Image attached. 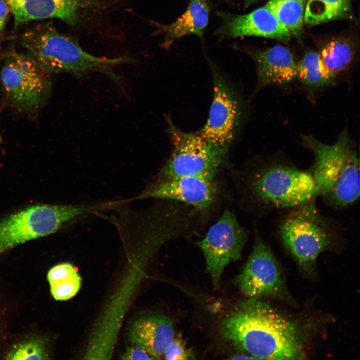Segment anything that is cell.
<instances>
[{"label":"cell","instance_id":"obj_1","mask_svg":"<svg viewBox=\"0 0 360 360\" xmlns=\"http://www.w3.org/2000/svg\"><path fill=\"white\" fill-rule=\"evenodd\" d=\"M222 336L254 359L304 358L297 326L266 303L250 300L241 303L224 318Z\"/></svg>","mask_w":360,"mask_h":360},{"label":"cell","instance_id":"obj_2","mask_svg":"<svg viewBox=\"0 0 360 360\" xmlns=\"http://www.w3.org/2000/svg\"><path fill=\"white\" fill-rule=\"evenodd\" d=\"M302 141L314 155L309 171L316 184L318 196L332 207H347L360 196L359 157L346 130L332 144H324L310 135Z\"/></svg>","mask_w":360,"mask_h":360},{"label":"cell","instance_id":"obj_3","mask_svg":"<svg viewBox=\"0 0 360 360\" xmlns=\"http://www.w3.org/2000/svg\"><path fill=\"white\" fill-rule=\"evenodd\" d=\"M22 44L28 54L50 74L67 72L80 78L96 71L120 84L121 76L114 72V68L133 62L127 56L110 58L93 56L75 40L59 32L52 23L38 24L28 30L22 36Z\"/></svg>","mask_w":360,"mask_h":360},{"label":"cell","instance_id":"obj_4","mask_svg":"<svg viewBox=\"0 0 360 360\" xmlns=\"http://www.w3.org/2000/svg\"><path fill=\"white\" fill-rule=\"evenodd\" d=\"M248 188L257 202L274 209H292L312 202L318 196L310 172L280 163L256 170L249 178Z\"/></svg>","mask_w":360,"mask_h":360},{"label":"cell","instance_id":"obj_5","mask_svg":"<svg viewBox=\"0 0 360 360\" xmlns=\"http://www.w3.org/2000/svg\"><path fill=\"white\" fill-rule=\"evenodd\" d=\"M98 211L97 205L88 204H38L23 209L0 220V254Z\"/></svg>","mask_w":360,"mask_h":360},{"label":"cell","instance_id":"obj_6","mask_svg":"<svg viewBox=\"0 0 360 360\" xmlns=\"http://www.w3.org/2000/svg\"><path fill=\"white\" fill-rule=\"evenodd\" d=\"M278 230L285 248L303 268H311L332 243L334 232L313 201L290 209Z\"/></svg>","mask_w":360,"mask_h":360},{"label":"cell","instance_id":"obj_7","mask_svg":"<svg viewBox=\"0 0 360 360\" xmlns=\"http://www.w3.org/2000/svg\"><path fill=\"white\" fill-rule=\"evenodd\" d=\"M166 120L172 150L161 170L160 180L182 176L214 180L228 152L211 144L198 132L180 130L168 116Z\"/></svg>","mask_w":360,"mask_h":360},{"label":"cell","instance_id":"obj_8","mask_svg":"<svg viewBox=\"0 0 360 360\" xmlns=\"http://www.w3.org/2000/svg\"><path fill=\"white\" fill-rule=\"evenodd\" d=\"M50 74L30 54L14 52L2 67L0 80L12 106L20 112L38 110L51 90Z\"/></svg>","mask_w":360,"mask_h":360},{"label":"cell","instance_id":"obj_9","mask_svg":"<svg viewBox=\"0 0 360 360\" xmlns=\"http://www.w3.org/2000/svg\"><path fill=\"white\" fill-rule=\"evenodd\" d=\"M214 93L208 118L198 132L204 140L226 152L234 141L242 118V104L226 78L212 70Z\"/></svg>","mask_w":360,"mask_h":360},{"label":"cell","instance_id":"obj_10","mask_svg":"<svg viewBox=\"0 0 360 360\" xmlns=\"http://www.w3.org/2000/svg\"><path fill=\"white\" fill-rule=\"evenodd\" d=\"M246 234L234 214L226 210L208 230L205 237L196 242L206 259V269L214 286L220 284L225 267L240 259Z\"/></svg>","mask_w":360,"mask_h":360},{"label":"cell","instance_id":"obj_11","mask_svg":"<svg viewBox=\"0 0 360 360\" xmlns=\"http://www.w3.org/2000/svg\"><path fill=\"white\" fill-rule=\"evenodd\" d=\"M236 282L252 299L280 296L284 294V282L276 258L260 238H256Z\"/></svg>","mask_w":360,"mask_h":360},{"label":"cell","instance_id":"obj_12","mask_svg":"<svg viewBox=\"0 0 360 360\" xmlns=\"http://www.w3.org/2000/svg\"><path fill=\"white\" fill-rule=\"evenodd\" d=\"M218 192V186L214 180L182 176L158 180L140 194L138 198H152L179 202L204 210L214 202Z\"/></svg>","mask_w":360,"mask_h":360},{"label":"cell","instance_id":"obj_13","mask_svg":"<svg viewBox=\"0 0 360 360\" xmlns=\"http://www.w3.org/2000/svg\"><path fill=\"white\" fill-rule=\"evenodd\" d=\"M218 33L224 38L256 36L287 40L291 34L266 6L242 15L223 14Z\"/></svg>","mask_w":360,"mask_h":360},{"label":"cell","instance_id":"obj_14","mask_svg":"<svg viewBox=\"0 0 360 360\" xmlns=\"http://www.w3.org/2000/svg\"><path fill=\"white\" fill-rule=\"evenodd\" d=\"M16 26L32 20L58 18L75 25L78 20L80 0H4Z\"/></svg>","mask_w":360,"mask_h":360},{"label":"cell","instance_id":"obj_15","mask_svg":"<svg viewBox=\"0 0 360 360\" xmlns=\"http://www.w3.org/2000/svg\"><path fill=\"white\" fill-rule=\"evenodd\" d=\"M174 336L172 320L160 314L138 318L134 322L128 332L129 340L132 344L144 348L154 360L164 358Z\"/></svg>","mask_w":360,"mask_h":360},{"label":"cell","instance_id":"obj_16","mask_svg":"<svg viewBox=\"0 0 360 360\" xmlns=\"http://www.w3.org/2000/svg\"><path fill=\"white\" fill-rule=\"evenodd\" d=\"M256 65L258 88L284 86L297 78V62L286 48L276 45L252 56Z\"/></svg>","mask_w":360,"mask_h":360},{"label":"cell","instance_id":"obj_17","mask_svg":"<svg viewBox=\"0 0 360 360\" xmlns=\"http://www.w3.org/2000/svg\"><path fill=\"white\" fill-rule=\"evenodd\" d=\"M209 8L204 0H192L185 12L176 21L165 25L154 22L157 32L164 34L162 44L168 48L177 40L188 34L202 36L208 20Z\"/></svg>","mask_w":360,"mask_h":360},{"label":"cell","instance_id":"obj_18","mask_svg":"<svg viewBox=\"0 0 360 360\" xmlns=\"http://www.w3.org/2000/svg\"><path fill=\"white\" fill-rule=\"evenodd\" d=\"M297 78L314 93L335 84L336 76L326 68L319 53L306 52L297 63Z\"/></svg>","mask_w":360,"mask_h":360},{"label":"cell","instance_id":"obj_19","mask_svg":"<svg viewBox=\"0 0 360 360\" xmlns=\"http://www.w3.org/2000/svg\"><path fill=\"white\" fill-rule=\"evenodd\" d=\"M50 292L56 300H66L74 297L81 286V278L73 266L68 262L57 264L48 274Z\"/></svg>","mask_w":360,"mask_h":360},{"label":"cell","instance_id":"obj_20","mask_svg":"<svg viewBox=\"0 0 360 360\" xmlns=\"http://www.w3.org/2000/svg\"><path fill=\"white\" fill-rule=\"evenodd\" d=\"M304 22L314 26L344 18L351 8L350 0H307Z\"/></svg>","mask_w":360,"mask_h":360},{"label":"cell","instance_id":"obj_21","mask_svg":"<svg viewBox=\"0 0 360 360\" xmlns=\"http://www.w3.org/2000/svg\"><path fill=\"white\" fill-rule=\"evenodd\" d=\"M304 4L300 0H270L265 6L291 35L298 36L304 22Z\"/></svg>","mask_w":360,"mask_h":360},{"label":"cell","instance_id":"obj_22","mask_svg":"<svg viewBox=\"0 0 360 360\" xmlns=\"http://www.w3.org/2000/svg\"><path fill=\"white\" fill-rule=\"evenodd\" d=\"M319 54L326 68L336 77L350 66L354 52L348 41L336 39L326 44Z\"/></svg>","mask_w":360,"mask_h":360},{"label":"cell","instance_id":"obj_23","mask_svg":"<svg viewBox=\"0 0 360 360\" xmlns=\"http://www.w3.org/2000/svg\"><path fill=\"white\" fill-rule=\"evenodd\" d=\"M42 344L37 340H30L14 347L8 354V360H44L46 358Z\"/></svg>","mask_w":360,"mask_h":360},{"label":"cell","instance_id":"obj_24","mask_svg":"<svg viewBox=\"0 0 360 360\" xmlns=\"http://www.w3.org/2000/svg\"><path fill=\"white\" fill-rule=\"evenodd\" d=\"M193 356L192 350L186 348L183 340L175 336L164 355L165 359L172 360H188Z\"/></svg>","mask_w":360,"mask_h":360},{"label":"cell","instance_id":"obj_25","mask_svg":"<svg viewBox=\"0 0 360 360\" xmlns=\"http://www.w3.org/2000/svg\"><path fill=\"white\" fill-rule=\"evenodd\" d=\"M120 359L128 360H154L146 350L135 344L128 347L121 356Z\"/></svg>","mask_w":360,"mask_h":360},{"label":"cell","instance_id":"obj_26","mask_svg":"<svg viewBox=\"0 0 360 360\" xmlns=\"http://www.w3.org/2000/svg\"><path fill=\"white\" fill-rule=\"evenodd\" d=\"M10 10L4 0H0V33L4 28L8 20Z\"/></svg>","mask_w":360,"mask_h":360},{"label":"cell","instance_id":"obj_27","mask_svg":"<svg viewBox=\"0 0 360 360\" xmlns=\"http://www.w3.org/2000/svg\"><path fill=\"white\" fill-rule=\"evenodd\" d=\"M258 0H245L244 1V8H246L249 6L250 5L256 2Z\"/></svg>","mask_w":360,"mask_h":360},{"label":"cell","instance_id":"obj_28","mask_svg":"<svg viewBox=\"0 0 360 360\" xmlns=\"http://www.w3.org/2000/svg\"><path fill=\"white\" fill-rule=\"evenodd\" d=\"M87 2H98L100 0H84Z\"/></svg>","mask_w":360,"mask_h":360},{"label":"cell","instance_id":"obj_29","mask_svg":"<svg viewBox=\"0 0 360 360\" xmlns=\"http://www.w3.org/2000/svg\"><path fill=\"white\" fill-rule=\"evenodd\" d=\"M300 0L305 3L307 0Z\"/></svg>","mask_w":360,"mask_h":360}]
</instances>
